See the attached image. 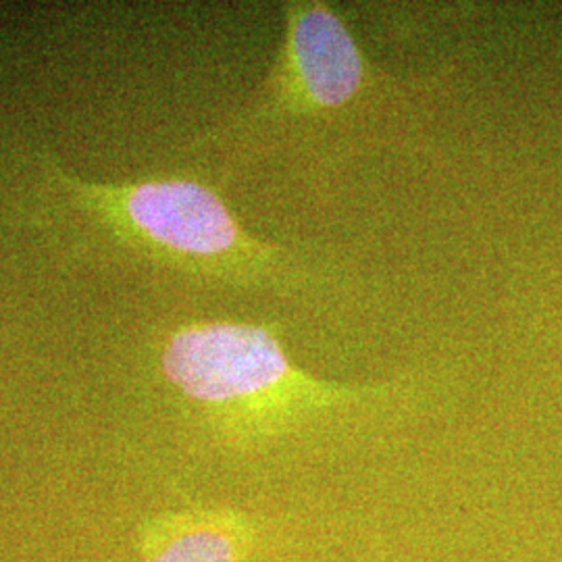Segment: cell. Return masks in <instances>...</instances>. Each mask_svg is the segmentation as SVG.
I'll return each instance as SVG.
<instances>
[{"label":"cell","mask_w":562,"mask_h":562,"mask_svg":"<svg viewBox=\"0 0 562 562\" xmlns=\"http://www.w3.org/2000/svg\"><path fill=\"white\" fill-rule=\"evenodd\" d=\"M55 188L121 246L186 278L281 296L322 288L301 255L248 234L222 196L186 178L104 183L74 178L44 159Z\"/></svg>","instance_id":"6da1fadb"},{"label":"cell","mask_w":562,"mask_h":562,"mask_svg":"<svg viewBox=\"0 0 562 562\" xmlns=\"http://www.w3.org/2000/svg\"><path fill=\"white\" fill-rule=\"evenodd\" d=\"M161 371L234 443L273 440L325 413L387 396V387L323 382L290 361L271 325L204 322L169 336Z\"/></svg>","instance_id":"7a4b0ae2"},{"label":"cell","mask_w":562,"mask_h":562,"mask_svg":"<svg viewBox=\"0 0 562 562\" xmlns=\"http://www.w3.org/2000/svg\"><path fill=\"white\" fill-rule=\"evenodd\" d=\"M283 13L285 34L262 101L234 130L340 111L369 83L361 46L329 4L288 2Z\"/></svg>","instance_id":"3957f363"},{"label":"cell","mask_w":562,"mask_h":562,"mask_svg":"<svg viewBox=\"0 0 562 562\" xmlns=\"http://www.w3.org/2000/svg\"><path fill=\"white\" fill-rule=\"evenodd\" d=\"M255 525L236 510L169 513L142 529V562H248Z\"/></svg>","instance_id":"277c9868"}]
</instances>
